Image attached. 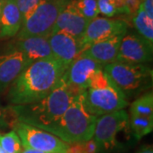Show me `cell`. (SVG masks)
I'll list each match as a JSON object with an SVG mask.
<instances>
[{
	"label": "cell",
	"instance_id": "obj_1",
	"mask_svg": "<svg viewBox=\"0 0 153 153\" xmlns=\"http://www.w3.org/2000/svg\"><path fill=\"white\" fill-rule=\"evenodd\" d=\"M66 70L54 57L33 61L10 84V103L30 104L44 99L58 86Z\"/></svg>",
	"mask_w": 153,
	"mask_h": 153
},
{
	"label": "cell",
	"instance_id": "obj_2",
	"mask_svg": "<svg viewBox=\"0 0 153 153\" xmlns=\"http://www.w3.org/2000/svg\"><path fill=\"white\" fill-rule=\"evenodd\" d=\"M79 94L61 77L58 86L46 97L30 104L12 105L10 110L16 121L43 129L60 118Z\"/></svg>",
	"mask_w": 153,
	"mask_h": 153
},
{
	"label": "cell",
	"instance_id": "obj_3",
	"mask_svg": "<svg viewBox=\"0 0 153 153\" xmlns=\"http://www.w3.org/2000/svg\"><path fill=\"white\" fill-rule=\"evenodd\" d=\"M82 93L76 96L60 118L46 126L43 130L54 134L67 144L83 142L92 139L98 117L87 111Z\"/></svg>",
	"mask_w": 153,
	"mask_h": 153
},
{
	"label": "cell",
	"instance_id": "obj_4",
	"mask_svg": "<svg viewBox=\"0 0 153 153\" xmlns=\"http://www.w3.org/2000/svg\"><path fill=\"white\" fill-rule=\"evenodd\" d=\"M82 95L87 111L96 117L124 109L128 105L125 94L105 74L103 69L92 75Z\"/></svg>",
	"mask_w": 153,
	"mask_h": 153
},
{
	"label": "cell",
	"instance_id": "obj_5",
	"mask_svg": "<svg viewBox=\"0 0 153 153\" xmlns=\"http://www.w3.org/2000/svg\"><path fill=\"white\" fill-rule=\"evenodd\" d=\"M103 71L125 95L144 89L152 77V69L145 64L115 61L105 65Z\"/></svg>",
	"mask_w": 153,
	"mask_h": 153
},
{
	"label": "cell",
	"instance_id": "obj_6",
	"mask_svg": "<svg viewBox=\"0 0 153 153\" xmlns=\"http://www.w3.org/2000/svg\"><path fill=\"white\" fill-rule=\"evenodd\" d=\"M71 0H41L38 8L22 24L17 39L33 36L49 37L60 13Z\"/></svg>",
	"mask_w": 153,
	"mask_h": 153
},
{
	"label": "cell",
	"instance_id": "obj_7",
	"mask_svg": "<svg viewBox=\"0 0 153 153\" xmlns=\"http://www.w3.org/2000/svg\"><path fill=\"white\" fill-rule=\"evenodd\" d=\"M129 128V115L124 109L97 117L93 139L100 151H110L117 146V136Z\"/></svg>",
	"mask_w": 153,
	"mask_h": 153
},
{
	"label": "cell",
	"instance_id": "obj_8",
	"mask_svg": "<svg viewBox=\"0 0 153 153\" xmlns=\"http://www.w3.org/2000/svg\"><path fill=\"white\" fill-rule=\"evenodd\" d=\"M14 128L24 148L44 153H66L69 146L49 132L22 122L16 121Z\"/></svg>",
	"mask_w": 153,
	"mask_h": 153
},
{
	"label": "cell",
	"instance_id": "obj_9",
	"mask_svg": "<svg viewBox=\"0 0 153 153\" xmlns=\"http://www.w3.org/2000/svg\"><path fill=\"white\" fill-rule=\"evenodd\" d=\"M153 45L139 34L126 33L121 40L116 61L146 64L152 60Z\"/></svg>",
	"mask_w": 153,
	"mask_h": 153
},
{
	"label": "cell",
	"instance_id": "obj_10",
	"mask_svg": "<svg viewBox=\"0 0 153 153\" xmlns=\"http://www.w3.org/2000/svg\"><path fill=\"white\" fill-rule=\"evenodd\" d=\"M103 67L92 59L79 55L71 62L62 76V79L76 93L82 94L88 86L92 75Z\"/></svg>",
	"mask_w": 153,
	"mask_h": 153
},
{
	"label": "cell",
	"instance_id": "obj_11",
	"mask_svg": "<svg viewBox=\"0 0 153 153\" xmlns=\"http://www.w3.org/2000/svg\"><path fill=\"white\" fill-rule=\"evenodd\" d=\"M127 29L128 25L123 21L97 16L89 22L86 28L81 40L82 50L94 42L111 38L116 35H125Z\"/></svg>",
	"mask_w": 153,
	"mask_h": 153
},
{
	"label": "cell",
	"instance_id": "obj_12",
	"mask_svg": "<svg viewBox=\"0 0 153 153\" xmlns=\"http://www.w3.org/2000/svg\"><path fill=\"white\" fill-rule=\"evenodd\" d=\"M32 61L15 47L10 46L0 54V93L10 86L14 80Z\"/></svg>",
	"mask_w": 153,
	"mask_h": 153
},
{
	"label": "cell",
	"instance_id": "obj_13",
	"mask_svg": "<svg viewBox=\"0 0 153 153\" xmlns=\"http://www.w3.org/2000/svg\"><path fill=\"white\" fill-rule=\"evenodd\" d=\"M48 40L54 58L66 68L80 55L82 50L81 41L63 32L50 34Z\"/></svg>",
	"mask_w": 153,
	"mask_h": 153
},
{
	"label": "cell",
	"instance_id": "obj_14",
	"mask_svg": "<svg viewBox=\"0 0 153 153\" xmlns=\"http://www.w3.org/2000/svg\"><path fill=\"white\" fill-rule=\"evenodd\" d=\"M88 23L89 21L78 12L71 0L60 13L50 34L63 32L81 41Z\"/></svg>",
	"mask_w": 153,
	"mask_h": 153
},
{
	"label": "cell",
	"instance_id": "obj_15",
	"mask_svg": "<svg viewBox=\"0 0 153 153\" xmlns=\"http://www.w3.org/2000/svg\"><path fill=\"white\" fill-rule=\"evenodd\" d=\"M124 35H116L111 38L94 42L83 49L80 55L86 56L100 65L105 66L117 60L121 40Z\"/></svg>",
	"mask_w": 153,
	"mask_h": 153
},
{
	"label": "cell",
	"instance_id": "obj_16",
	"mask_svg": "<svg viewBox=\"0 0 153 153\" xmlns=\"http://www.w3.org/2000/svg\"><path fill=\"white\" fill-rule=\"evenodd\" d=\"M12 46L22 51L32 62L54 57L50 49L48 37L33 36L20 38L16 39V43Z\"/></svg>",
	"mask_w": 153,
	"mask_h": 153
},
{
	"label": "cell",
	"instance_id": "obj_17",
	"mask_svg": "<svg viewBox=\"0 0 153 153\" xmlns=\"http://www.w3.org/2000/svg\"><path fill=\"white\" fill-rule=\"evenodd\" d=\"M22 26V15L16 0H7L0 16V38L16 36Z\"/></svg>",
	"mask_w": 153,
	"mask_h": 153
},
{
	"label": "cell",
	"instance_id": "obj_18",
	"mask_svg": "<svg viewBox=\"0 0 153 153\" xmlns=\"http://www.w3.org/2000/svg\"><path fill=\"white\" fill-rule=\"evenodd\" d=\"M133 22L139 35L153 45V19L146 14L142 4L133 17Z\"/></svg>",
	"mask_w": 153,
	"mask_h": 153
},
{
	"label": "cell",
	"instance_id": "obj_19",
	"mask_svg": "<svg viewBox=\"0 0 153 153\" xmlns=\"http://www.w3.org/2000/svg\"><path fill=\"white\" fill-rule=\"evenodd\" d=\"M129 127L137 140H140L153 129V118L137 115H130Z\"/></svg>",
	"mask_w": 153,
	"mask_h": 153
},
{
	"label": "cell",
	"instance_id": "obj_20",
	"mask_svg": "<svg viewBox=\"0 0 153 153\" xmlns=\"http://www.w3.org/2000/svg\"><path fill=\"white\" fill-rule=\"evenodd\" d=\"M130 115L153 118V94L152 92L139 97L132 103L130 105Z\"/></svg>",
	"mask_w": 153,
	"mask_h": 153
},
{
	"label": "cell",
	"instance_id": "obj_21",
	"mask_svg": "<svg viewBox=\"0 0 153 153\" xmlns=\"http://www.w3.org/2000/svg\"><path fill=\"white\" fill-rule=\"evenodd\" d=\"M0 146L6 153L22 152V141L15 130L0 135Z\"/></svg>",
	"mask_w": 153,
	"mask_h": 153
},
{
	"label": "cell",
	"instance_id": "obj_22",
	"mask_svg": "<svg viewBox=\"0 0 153 153\" xmlns=\"http://www.w3.org/2000/svg\"><path fill=\"white\" fill-rule=\"evenodd\" d=\"M78 12L89 22L100 14L97 0H72Z\"/></svg>",
	"mask_w": 153,
	"mask_h": 153
},
{
	"label": "cell",
	"instance_id": "obj_23",
	"mask_svg": "<svg viewBox=\"0 0 153 153\" xmlns=\"http://www.w3.org/2000/svg\"><path fill=\"white\" fill-rule=\"evenodd\" d=\"M99 12L107 17L123 13V9L115 0H97Z\"/></svg>",
	"mask_w": 153,
	"mask_h": 153
},
{
	"label": "cell",
	"instance_id": "obj_24",
	"mask_svg": "<svg viewBox=\"0 0 153 153\" xmlns=\"http://www.w3.org/2000/svg\"><path fill=\"white\" fill-rule=\"evenodd\" d=\"M41 0H16L17 7L22 15V24L31 16L38 8Z\"/></svg>",
	"mask_w": 153,
	"mask_h": 153
},
{
	"label": "cell",
	"instance_id": "obj_25",
	"mask_svg": "<svg viewBox=\"0 0 153 153\" xmlns=\"http://www.w3.org/2000/svg\"><path fill=\"white\" fill-rule=\"evenodd\" d=\"M143 0H124V10L126 14L132 15L136 14L140 6L142 4Z\"/></svg>",
	"mask_w": 153,
	"mask_h": 153
},
{
	"label": "cell",
	"instance_id": "obj_26",
	"mask_svg": "<svg viewBox=\"0 0 153 153\" xmlns=\"http://www.w3.org/2000/svg\"><path fill=\"white\" fill-rule=\"evenodd\" d=\"M84 153H98L99 149L97 144L93 138L83 142Z\"/></svg>",
	"mask_w": 153,
	"mask_h": 153
},
{
	"label": "cell",
	"instance_id": "obj_27",
	"mask_svg": "<svg viewBox=\"0 0 153 153\" xmlns=\"http://www.w3.org/2000/svg\"><path fill=\"white\" fill-rule=\"evenodd\" d=\"M83 142H75L68 144L69 146H68L66 153H84Z\"/></svg>",
	"mask_w": 153,
	"mask_h": 153
},
{
	"label": "cell",
	"instance_id": "obj_28",
	"mask_svg": "<svg viewBox=\"0 0 153 153\" xmlns=\"http://www.w3.org/2000/svg\"><path fill=\"white\" fill-rule=\"evenodd\" d=\"M142 7L148 16L153 19V0H143Z\"/></svg>",
	"mask_w": 153,
	"mask_h": 153
},
{
	"label": "cell",
	"instance_id": "obj_29",
	"mask_svg": "<svg viewBox=\"0 0 153 153\" xmlns=\"http://www.w3.org/2000/svg\"><path fill=\"white\" fill-rule=\"evenodd\" d=\"M137 153H153L152 146H145L140 148V150Z\"/></svg>",
	"mask_w": 153,
	"mask_h": 153
},
{
	"label": "cell",
	"instance_id": "obj_30",
	"mask_svg": "<svg viewBox=\"0 0 153 153\" xmlns=\"http://www.w3.org/2000/svg\"><path fill=\"white\" fill-rule=\"evenodd\" d=\"M21 153H44L42 152H39V151H36V150H33V149H29V148H25V150Z\"/></svg>",
	"mask_w": 153,
	"mask_h": 153
},
{
	"label": "cell",
	"instance_id": "obj_31",
	"mask_svg": "<svg viewBox=\"0 0 153 153\" xmlns=\"http://www.w3.org/2000/svg\"><path fill=\"white\" fill-rule=\"evenodd\" d=\"M119 5L120 7L123 9V13H125V10H124V0H115Z\"/></svg>",
	"mask_w": 153,
	"mask_h": 153
},
{
	"label": "cell",
	"instance_id": "obj_32",
	"mask_svg": "<svg viewBox=\"0 0 153 153\" xmlns=\"http://www.w3.org/2000/svg\"><path fill=\"white\" fill-rule=\"evenodd\" d=\"M7 0H0V16H1V13H2V10H3V8H4V5L6 3Z\"/></svg>",
	"mask_w": 153,
	"mask_h": 153
},
{
	"label": "cell",
	"instance_id": "obj_33",
	"mask_svg": "<svg viewBox=\"0 0 153 153\" xmlns=\"http://www.w3.org/2000/svg\"><path fill=\"white\" fill-rule=\"evenodd\" d=\"M3 119H4V111H3L1 105H0V123L3 122Z\"/></svg>",
	"mask_w": 153,
	"mask_h": 153
}]
</instances>
